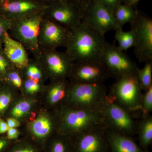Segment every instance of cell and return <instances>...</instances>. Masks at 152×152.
Instances as JSON below:
<instances>
[{
  "label": "cell",
  "instance_id": "6da1fadb",
  "mask_svg": "<svg viewBox=\"0 0 152 152\" xmlns=\"http://www.w3.org/2000/svg\"><path fill=\"white\" fill-rule=\"evenodd\" d=\"M107 43L104 36L82 23L71 31L65 53L74 63L101 61Z\"/></svg>",
  "mask_w": 152,
  "mask_h": 152
},
{
  "label": "cell",
  "instance_id": "7a4b0ae2",
  "mask_svg": "<svg viewBox=\"0 0 152 152\" xmlns=\"http://www.w3.org/2000/svg\"><path fill=\"white\" fill-rule=\"evenodd\" d=\"M58 132L75 138L83 133L103 124L102 112L61 106L55 110Z\"/></svg>",
  "mask_w": 152,
  "mask_h": 152
},
{
  "label": "cell",
  "instance_id": "3957f363",
  "mask_svg": "<svg viewBox=\"0 0 152 152\" xmlns=\"http://www.w3.org/2000/svg\"><path fill=\"white\" fill-rule=\"evenodd\" d=\"M107 91V88L104 83H70L67 97L64 105L102 112L108 99Z\"/></svg>",
  "mask_w": 152,
  "mask_h": 152
},
{
  "label": "cell",
  "instance_id": "277c9868",
  "mask_svg": "<svg viewBox=\"0 0 152 152\" xmlns=\"http://www.w3.org/2000/svg\"><path fill=\"white\" fill-rule=\"evenodd\" d=\"M142 91L137 75H130L116 80L108 94L111 100L126 110L135 119L141 116Z\"/></svg>",
  "mask_w": 152,
  "mask_h": 152
},
{
  "label": "cell",
  "instance_id": "5b68a950",
  "mask_svg": "<svg viewBox=\"0 0 152 152\" xmlns=\"http://www.w3.org/2000/svg\"><path fill=\"white\" fill-rule=\"evenodd\" d=\"M45 11L12 22L8 32L10 35L20 42L35 59H37L40 54L39 37Z\"/></svg>",
  "mask_w": 152,
  "mask_h": 152
},
{
  "label": "cell",
  "instance_id": "8992f818",
  "mask_svg": "<svg viewBox=\"0 0 152 152\" xmlns=\"http://www.w3.org/2000/svg\"><path fill=\"white\" fill-rule=\"evenodd\" d=\"M21 128L22 136L33 141L43 149L47 141L58 132L56 112L42 106Z\"/></svg>",
  "mask_w": 152,
  "mask_h": 152
},
{
  "label": "cell",
  "instance_id": "52a82bcc",
  "mask_svg": "<svg viewBox=\"0 0 152 152\" xmlns=\"http://www.w3.org/2000/svg\"><path fill=\"white\" fill-rule=\"evenodd\" d=\"M107 129L133 137L137 134V121L126 110L109 98L102 112Z\"/></svg>",
  "mask_w": 152,
  "mask_h": 152
},
{
  "label": "cell",
  "instance_id": "ba28073f",
  "mask_svg": "<svg viewBox=\"0 0 152 152\" xmlns=\"http://www.w3.org/2000/svg\"><path fill=\"white\" fill-rule=\"evenodd\" d=\"M101 61L110 77L115 80L130 75H137L138 66L127 54L113 44L107 43Z\"/></svg>",
  "mask_w": 152,
  "mask_h": 152
},
{
  "label": "cell",
  "instance_id": "9c48e42d",
  "mask_svg": "<svg viewBox=\"0 0 152 152\" xmlns=\"http://www.w3.org/2000/svg\"><path fill=\"white\" fill-rule=\"evenodd\" d=\"M135 35L134 53L140 62L152 61V19L139 11L131 24Z\"/></svg>",
  "mask_w": 152,
  "mask_h": 152
},
{
  "label": "cell",
  "instance_id": "30bf717a",
  "mask_svg": "<svg viewBox=\"0 0 152 152\" xmlns=\"http://www.w3.org/2000/svg\"><path fill=\"white\" fill-rule=\"evenodd\" d=\"M36 60L50 81L68 79L74 64L65 52L57 50H41L39 56Z\"/></svg>",
  "mask_w": 152,
  "mask_h": 152
},
{
  "label": "cell",
  "instance_id": "8fae6325",
  "mask_svg": "<svg viewBox=\"0 0 152 152\" xmlns=\"http://www.w3.org/2000/svg\"><path fill=\"white\" fill-rule=\"evenodd\" d=\"M83 12L73 0H58L50 4L45 11V18L71 31L82 23Z\"/></svg>",
  "mask_w": 152,
  "mask_h": 152
},
{
  "label": "cell",
  "instance_id": "7c38bea8",
  "mask_svg": "<svg viewBox=\"0 0 152 152\" xmlns=\"http://www.w3.org/2000/svg\"><path fill=\"white\" fill-rule=\"evenodd\" d=\"M82 23L104 36L118 28L113 14L94 0H91L83 13Z\"/></svg>",
  "mask_w": 152,
  "mask_h": 152
},
{
  "label": "cell",
  "instance_id": "4fadbf2b",
  "mask_svg": "<svg viewBox=\"0 0 152 152\" xmlns=\"http://www.w3.org/2000/svg\"><path fill=\"white\" fill-rule=\"evenodd\" d=\"M110 77L102 61L74 63L68 80L72 84H101Z\"/></svg>",
  "mask_w": 152,
  "mask_h": 152
},
{
  "label": "cell",
  "instance_id": "5bb4252c",
  "mask_svg": "<svg viewBox=\"0 0 152 152\" xmlns=\"http://www.w3.org/2000/svg\"><path fill=\"white\" fill-rule=\"evenodd\" d=\"M71 31L67 28L44 17L41 25L39 37L40 50H57L65 48Z\"/></svg>",
  "mask_w": 152,
  "mask_h": 152
},
{
  "label": "cell",
  "instance_id": "9a60e30c",
  "mask_svg": "<svg viewBox=\"0 0 152 152\" xmlns=\"http://www.w3.org/2000/svg\"><path fill=\"white\" fill-rule=\"evenodd\" d=\"M48 5L37 0H0V14L14 22L45 11Z\"/></svg>",
  "mask_w": 152,
  "mask_h": 152
},
{
  "label": "cell",
  "instance_id": "2e32d148",
  "mask_svg": "<svg viewBox=\"0 0 152 152\" xmlns=\"http://www.w3.org/2000/svg\"><path fill=\"white\" fill-rule=\"evenodd\" d=\"M106 130L101 125L73 139V152H110Z\"/></svg>",
  "mask_w": 152,
  "mask_h": 152
},
{
  "label": "cell",
  "instance_id": "e0dca14e",
  "mask_svg": "<svg viewBox=\"0 0 152 152\" xmlns=\"http://www.w3.org/2000/svg\"><path fill=\"white\" fill-rule=\"evenodd\" d=\"M70 85V83L68 79L50 81L49 84L45 85L40 96L42 106L48 110H55L64 105Z\"/></svg>",
  "mask_w": 152,
  "mask_h": 152
},
{
  "label": "cell",
  "instance_id": "ac0fdd59",
  "mask_svg": "<svg viewBox=\"0 0 152 152\" xmlns=\"http://www.w3.org/2000/svg\"><path fill=\"white\" fill-rule=\"evenodd\" d=\"M42 106L39 97L25 96L20 94L3 118L16 119L20 122L23 126Z\"/></svg>",
  "mask_w": 152,
  "mask_h": 152
},
{
  "label": "cell",
  "instance_id": "d6986e66",
  "mask_svg": "<svg viewBox=\"0 0 152 152\" xmlns=\"http://www.w3.org/2000/svg\"><path fill=\"white\" fill-rule=\"evenodd\" d=\"M3 50L8 58L15 68L21 72L29 62L27 51L18 41L6 32L3 39Z\"/></svg>",
  "mask_w": 152,
  "mask_h": 152
},
{
  "label": "cell",
  "instance_id": "ffe728a7",
  "mask_svg": "<svg viewBox=\"0 0 152 152\" xmlns=\"http://www.w3.org/2000/svg\"><path fill=\"white\" fill-rule=\"evenodd\" d=\"M106 136L110 152H150L141 148L132 137L115 132L107 129Z\"/></svg>",
  "mask_w": 152,
  "mask_h": 152
},
{
  "label": "cell",
  "instance_id": "44dd1931",
  "mask_svg": "<svg viewBox=\"0 0 152 152\" xmlns=\"http://www.w3.org/2000/svg\"><path fill=\"white\" fill-rule=\"evenodd\" d=\"M73 149L72 139L57 132L47 141L43 152H73Z\"/></svg>",
  "mask_w": 152,
  "mask_h": 152
},
{
  "label": "cell",
  "instance_id": "7402d4cb",
  "mask_svg": "<svg viewBox=\"0 0 152 152\" xmlns=\"http://www.w3.org/2000/svg\"><path fill=\"white\" fill-rule=\"evenodd\" d=\"M140 118L137 132L138 145L143 149L148 150L152 143V116L150 115Z\"/></svg>",
  "mask_w": 152,
  "mask_h": 152
},
{
  "label": "cell",
  "instance_id": "603a6c76",
  "mask_svg": "<svg viewBox=\"0 0 152 152\" xmlns=\"http://www.w3.org/2000/svg\"><path fill=\"white\" fill-rule=\"evenodd\" d=\"M20 92L4 81L0 80V118H3Z\"/></svg>",
  "mask_w": 152,
  "mask_h": 152
},
{
  "label": "cell",
  "instance_id": "cb8c5ba5",
  "mask_svg": "<svg viewBox=\"0 0 152 152\" xmlns=\"http://www.w3.org/2000/svg\"><path fill=\"white\" fill-rule=\"evenodd\" d=\"M139 11L134 7L121 4L113 13L114 19L118 28H123L126 24H131L135 20Z\"/></svg>",
  "mask_w": 152,
  "mask_h": 152
},
{
  "label": "cell",
  "instance_id": "d4e9b609",
  "mask_svg": "<svg viewBox=\"0 0 152 152\" xmlns=\"http://www.w3.org/2000/svg\"><path fill=\"white\" fill-rule=\"evenodd\" d=\"M20 72L23 78L31 79L36 82L45 83L48 80L46 76L38 61L30 58L28 64Z\"/></svg>",
  "mask_w": 152,
  "mask_h": 152
},
{
  "label": "cell",
  "instance_id": "484cf974",
  "mask_svg": "<svg viewBox=\"0 0 152 152\" xmlns=\"http://www.w3.org/2000/svg\"><path fill=\"white\" fill-rule=\"evenodd\" d=\"M5 152H43V149L33 141L22 136L14 141Z\"/></svg>",
  "mask_w": 152,
  "mask_h": 152
},
{
  "label": "cell",
  "instance_id": "4316f807",
  "mask_svg": "<svg viewBox=\"0 0 152 152\" xmlns=\"http://www.w3.org/2000/svg\"><path fill=\"white\" fill-rule=\"evenodd\" d=\"M115 31V38L118 42V47L120 50L125 52L131 48H134L135 35L132 29L124 31L123 28H118Z\"/></svg>",
  "mask_w": 152,
  "mask_h": 152
},
{
  "label": "cell",
  "instance_id": "83f0119b",
  "mask_svg": "<svg viewBox=\"0 0 152 152\" xmlns=\"http://www.w3.org/2000/svg\"><path fill=\"white\" fill-rule=\"evenodd\" d=\"M45 85V83L36 82L31 79L23 78V86L20 93L25 96L39 97Z\"/></svg>",
  "mask_w": 152,
  "mask_h": 152
},
{
  "label": "cell",
  "instance_id": "f1b7e54d",
  "mask_svg": "<svg viewBox=\"0 0 152 152\" xmlns=\"http://www.w3.org/2000/svg\"><path fill=\"white\" fill-rule=\"evenodd\" d=\"M137 78L142 91H145L152 87V61L145 63L143 67L139 68Z\"/></svg>",
  "mask_w": 152,
  "mask_h": 152
},
{
  "label": "cell",
  "instance_id": "f546056e",
  "mask_svg": "<svg viewBox=\"0 0 152 152\" xmlns=\"http://www.w3.org/2000/svg\"><path fill=\"white\" fill-rule=\"evenodd\" d=\"M2 81L20 92L23 86V77L20 72L16 68L13 67L10 70Z\"/></svg>",
  "mask_w": 152,
  "mask_h": 152
},
{
  "label": "cell",
  "instance_id": "4dcf8cb0",
  "mask_svg": "<svg viewBox=\"0 0 152 152\" xmlns=\"http://www.w3.org/2000/svg\"><path fill=\"white\" fill-rule=\"evenodd\" d=\"M152 112V87L143 94L141 107V116L151 115Z\"/></svg>",
  "mask_w": 152,
  "mask_h": 152
},
{
  "label": "cell",
  "instance_id": "1f68e13d",
  "mask_svg": "<svg viewBox=\"0 0 152 152\" xmlns=\"http://www.w3.org/2000/svg\"><path fill=\"white\" fill-rule=\"evenodd\" d=\"M13 67H15L5 54L2 45H0V80L2 81L6 74Z\"/></svg>",
  "mask_w": 152,
  "mask_h": 152
},
{
  "label": "cell",
  "instance_id": "d6a6232c",
  "mask_svg": "<svg viewBox=\"0 0 152 152\" xmlns=\"http://www.w3.org/2000/svg\"><path fill=\"white\" fill-rule=\"evenodd\" d=\"M12 23V22L0 14V45H2L5 34L10 29Z\"/></svg>",
  "mask_w": 152,
  "mask_h": 152
},
{
  "label": "cell",
  "instance_id": "836d02e7",
  "mask_svg": "<svg viewBox=\"0 0 152 152\" xmlns=\"http://www.w3.org/2000/svg\"><path fill=\"white\" fill-rule=\"evenodd\" d=\"M102 5L105 7L113 14L117 7L122 4V0H94Z\"/></svg>",
  "mask_w": 152,
  "mask_h": 152
},
{
  "label": "cell",
  "instance_id": "e575fe53",
  "mask_svg": "<svg viewBox=\"0 0 152 152\" xmlns=\"http://www.w3.org/2000/svg\"><path fill=\"white\" fill-rule=\"evenodd\" d=\"M6 137L10 140H16L22 136L21 131L18 128H9L6 133Z\"/></svg>",
  "mask_w": 152,
  "mask_h": 152
},
{
  "label": "cell",
  "instance_id": "d590c367",
  "mask_svg": "<svg viewBox=\"0 0 152 152\" xmlns=\"http://www.w3.org/2000/svg\"><path fill=\"white\" fill-rule=\"evenodd\" d=\"M13 142L7 138L4 135H0V152H5Z\"/></svg>",
  "mask_w": 152,
  "mask_h": 152
},
{
  "label": "cell",
  "instance_id": "8d00e7d4",
  "mask_svg": "<svg viewBox=\"0 0 152 152\" xmlns=\"http://www.w3.org/2000/svg\"><path fill=\"white\" fill-rule=\"evenodd\" d=\"M4 119L5 120L9 128L19 129L22 127V124L20 122L16 119L12 118H7Z\"/></svg>",
  "mask_w": 152,
  "mask_h": 152
},
{
  "label": "cell",
  "instance_id": "74e56055",
  "mask_svg": "<svg viewBox=\"0 0 152 152\" xmlns=\"http://www.w3.org/2000/svg\"><path fill=\"white\" fill-rule=\"evenodd\" d=\"M9 128L5 120L0 118V135L5 134Z\"/></svg>",
  "mask_w": 152,
  "mask_h": 152
},
{
  "label": "cell",
  "instance_id": "f35d334b",
  "mask_svg": "<svg viewBox=\"0 0 152 152\" xmlns=\"http://www.w3.org/2000/svg\"><path fill=\"white\" fill-rule=\"evenodd\" d=\"M81 9L83 13L91 0H73Z\"/></svg>",
  "mask_w": 152,
  "mask_h": 152
},
{
  "label": "cell",
  "instance_id": "ab89813d",
  "mask_svg": "<svg viewBox=\"0 0 152 152\" xmlns=\"http://www.w3.org/2000/svg\"><path fill=\"white\" fill-rule=\"evenodd\" d=\"M141 0H122L123 4L135 7Z\"/></svg>",
  "mask_w": 152,
  "mask_h": 152
},
{
  "label": "cell",
  "instance_id": "60d3db41",
  "mask_svg": "<svg viewBox=\"0 0 152 152\" xmlns=\"http://www.w3.org/2000/svg\"><path fill=\"white\" fill-rule=\"evenodd\" d=\"M37 1L45 4L49 5L54 2L58 1V0H37Z\"/></svg>",
  "mask_w": 152,
  "mask_h": 152
}]
</instances>
